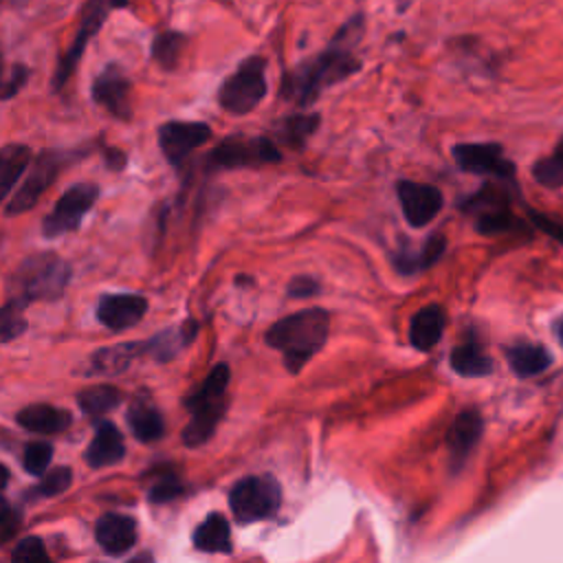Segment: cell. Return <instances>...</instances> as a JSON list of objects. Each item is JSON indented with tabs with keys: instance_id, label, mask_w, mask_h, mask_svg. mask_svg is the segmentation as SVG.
I'll return each instance as SVG.
<instances>
[{
	"instance_id": "obj_20",
	"label": "cell",
	"mask_w": 563,
	"mask_h": 563,
	"mask_svg": "<svg viewBox=\"0 0 563 563\" xmlns=\"http://www.w3.org/2000/svg\"><path fill=\"white\" fill-rule=\"evenodd\" d=\"M18 424L33 433H59L70 424V413L64 409H57L53 405H29L18 413Z\"/></svg>"
},
{
	"instance_id": "obj_4",
	"label": "cell",
	"mask_w": 563,
	"mask_h": 563,
	"mask_svg": "<svg viewBox=\"0 0 563 563\" xmlns=\"http://www.w3.org/2000/svg\"><path fill=\"white\" fill-rule=\"evenodd\" d=\"M70 268L55 253H35L26 257L11 277L13 297L22 301H53L68 284Z\"/></svg>"
},
{
	"instance_id": "obj_23",
	"label": "cell",
	"mask_w": 563,
	"mask_h": 563,
	"mask_svg": "<svg viewBox=\"0 0 563 563\" xmlns=\"http://www.w3.org/2000/svg\"><path fill=\"white\" fill-rule=\"evenodd\" d=\"M508 363L517 376L526 378L545 372L552 365V354L543 345L521 343L508 350Z\"/></svg>"
},
{
	"instance_id": "obj_46",
	"label": "cell",
	"mask_w": 563,
	"mask_h": 563,
	"mask_svg": "<svg viewBox=\"0 0 563 563\" xmlns=\"http://www.w3.org/2000/svg\"><path fill=\"white\" fill-rule=\"evenodd\" d=\"M0 81H2V57H0Z\"/></svg>"
},
{
	"instance_id": "obj_6",
	"label": "cell",
	"mask_w": 563,
	"mask_h": 563,
	"mask_svg": "<svg viewBox=\"0 0 563 563\" xmlns=\"http://www.w3.org/2000/svg\"><path fill=\"white\" fill-rule=\"evenodd\" d=\"M266 59L264 57H246L235 73H231L218 90V103L231 114H246L260 106L266 95V77H264Z\"/></svg>"
},
{
	"instance_id": "obj_7",
	"label": "cell",
	"mask_w": 563,
	"mask_h": 563,
	"mask_svg": "<svg viewBox=\"0 0 563 563\" xmlns=\"http://www.w3.org/2000/svg\"><path fill=\"white\" fill-rule=\"evenodd\" d=\"M128 4V0H86V4L81 7V18H79V29L77 35L73 40V44L68 46V51L59 57L55 77H53V88L59 90L73 75L77 62L81 59L86 44L101 31L103 22L108 20V15L117 9Z\"/></svg>"
},
{
	"instance_id": "obj_43",
	"label": "cell",
	"mask_w": 563,
	"mask_h": 563,
	"mask_svg": "<svg viewBox=\"0 0 563 563\" xmlns=\"http://www.w3.org/2000/svg\"><path fill=\"white\" fill-rule=\"evenodd\" d=\"M7 482H9V471L4 464H0V490L7 486Z\"/></svg>"
},
{
	"instance_id": "obj_1",
	"label": "cell",
	"mask_w": 563,
	"mask_h": 563,
	"mask_svg": "<svg viewBox=\"0 0 563 563\" xmlns=\"http://www.w3.org/2000/svg\"><path fill=\"white\" fill-rule=\"evenodd\" d=\"M363 35V15H352L332 37L330 46L317 57L299 64L284 75L282 97L295 101L297 106H310L323 88L343 81L361 68L358 57H354L352 46Z\"/></svg>"
},
{
	"instance_id": "obj_40",
	"label": "cell",
	"mask_w": 563,
	"mask_h": 563,
	"mask_svg": "<svg viewBox=\"0 0 563 563\" xmlns=\"http://www.w3.org/2000/svg\"><path fill=\"white\" fill-rule=\"evenodd\" d=\"M26 81V68L24 66H13V70H11V79L4 84V88L0 90V99H9V97H13L18 90H20V86Z\"/></svg>"
},
{
	"instance_id": "obj_33",
	"label": "cell",
	"mask_w": 563,
	"mask_h": 563,
	"mask_svg": "<svg viewBox=\"0 0 563 563\" xmlns=\"http://www.w3.org/2000/svg\"><path fill=\"white\" fill-rule=\"evenodd\" d=\"M499 209H508V198L504 196V191L495 189V187H484L482 191H477L475 196H471L464 202V211L468 213H488V211H499Z\"/></svg>"
},
{
	"instance_id": "obj_19",
	"label": "cell",
	"mask_w": 563,
	"mask_h": 563,
	"mask_svg": "<svg viewBox=\"0 0 563 563\" xmlns=\"http://www.w3.org/2000/svg\"><path fill=\"white\" fill-rule=\"evenodd\" d=\"M125 453V446H123V438L119 433V429L110 422H101L86 449V462L92 466V468H103V466H110L114 462H119Z\"/></svg>"
},
{
	"instance_id": "obj_36",
	"label": "cell",
	"mask_w": 563,
	"mask_h": 563,
	"mask_svg": "<svg viewBox=\"0 0 563 563\" xmlns=\"http://www.w3.org/2000/svg\"><path fill=\"white\" fill-rule=\"evenodd\" d=\"M11 559L15 563H46L48 561V554H46V548L42 543V539L37 537H26L22 539L13 552H11Z\"/></svg>"
},
{
	"instance_id": "obj_11",
	"label": "cell",
	"mask_w": 563,
	"mask_h": 563,
	"mask_svg": "<svg viewBox=\"0 0 563 563\" xmlns=\"http://www.w3.org/2000/svg\"><path fill=\"white\" fill-rule=\"evenodd\" d=\"M211 128L200 121H169L158 130V145L167 163L180 165L196 147L209 141Z\"/></svg>"
},
{
	"instance_id": "obj_3",
	"label": "cell",
	"mask_w": 563,
	"mask_h": 563,
	"mask_svg": "<svg viewBox=\"0 0 563 563\" xmlns=\"http://www.w3.org/2000/svg\"><path fill=\"white\" fill-rule=\"evenodd\" d=\"M227 385H229V367L227 363H220L209 372L205 383L185 398V407L191 416L189 424L183 431V442L187 446L205 444L216 431L224 413Z\"/></svg>"
},
{
	"instance_id": "obj_2",
	"label": "cell",
	"mask_w": 563,
	"mask_h": 563,
	"mask_svg": "<svg viewBox=\"0 0 563 563\" xmlns=\"http://www.w3.org/2000/svg\"><path fill=\"white\" fill-rule=\"evenodd\" d=\"M328 328L330 317L323 308H306L273 323L266 332V343L284 352V363L290 372H299L325 343Z\"/></svg>"
},
{
	"instance_id": "obj_15",
	"label": "cell",
	"mask_w": 563,
	"mask_h": 563,
	"mask_svg": "<svg viewBox=\"0 0 563 563\" xmlns=\"http://www.w3.org/2000/svg\"><path fill=\"white\" fill-rule=\"evenodd\" d=\"M147 310V299L132 292L103 295L97 306V319L110 330H125L141 321Z\"/></svg>"
},
{
	"instance_id": "obj_28",
	"label": "cell",
	"mask_w": 563,
	"mask_h": 563,
	"mask_svg": "<svg viewBox=\"0 0 563 563\" xmlns=\"http://www.w3.org/2000/svg\"><path fill=\"white\" fill-rule=\"evenodd\" d=\"M77 402L86 416H103L121 402V391L112 385H97V387L84 389L77 396Z\"/></svg>"
},
{
	"instance_id": "obj_16",
	"label": "cell",
	"mask_w": 563,
	"mask_h": 563,
	"mask_svg": "<svg viewBox=\"0 0 563 563\" xmlns=\"http://www.w3.org/2000/svg\"><path fill=\"white\" fill-rule=\"evenodd\" d=\"M482 427L484 424H482V416L477 409H464L453 420L449 435H446V446H449V457H451L453 471L462 468V464L468 460V455L477 446Z\"/></svg>"
},
{
	"instance_id": "obj_21",
	"label": "cell",
	"mask_w": 563,
	"mask_h": 563,
	"mask_svg": "<svg viewBox=\"0 0 563 563\" xmlns=\"http://www.w3.org/2000/svg\"><path fill=\"white\" fill-rule=\"evenodd\" d=\"M194 545L202 552H231V530L227 519L220 512H209L205 521H200L191 537Z\"/></svg>"
},
{
	"instance_id": "obj_25",
	"label": "cell",
	"mask_w": 563,
	"mask_h": 563,
	"mask_svg": "<svg viewBox=\"0 0 563 563\" xmlns=\"http://www.w3.org/2000/svg\"><path fill=\"white\" fill-rule=\"evenodd\" d=\"M128 424H130L132 433L136 435V440H141V442H154V440L163 438V433H165L163 416L150 402L132 405L128 409Z\"/></svg>"
},
{
	"instance_id": "obj_34",
	"label": "cell",
	"mask_w": 563,
	"mask_h": 563,
	"mask_svg": "<svg viewBox=\"0 0 563 563\" xmlns=\"http://www.w3.org/2000/svg\"><path fill=\"white\" fill-rule=\"evenodd\" d=\"M53 457V446L48 442H31L24 449L22 466L31 475H44Z\"/></svg>"
},
{
	"instance_id": "obj_13",
	"label": "cell",
	"mask_w": 563,
	"mask_h": 563,
	"mask_svg": "<svg viewBox=\"0 0 563 563\" xmlns=\"http://www.w3.org/2000/svg\"><path fill=\"white\" fill-rule=\"evenodd\" d=\"M396 189L402 213L411 227H427L442 209V194L433 185L400 180Z\"/></svg>"
},
{
	"instance_id": "obj_31",
	"label": "cell",
	"mask_w": 563,
	"mask_h": 563,
	"mask_svg": "<svg viewBox=\"0 0 563 563\" xmlns=\"http://www.w3.org/2000/svg\"><path fill=\"white\" fill-rule=\"evenodd\" d=\"M183 48H185V35L178 33V31H165V33L154 37V42H152V57L163 68L172 70L178 64Z\"/></svg>"
},
{
	"instance_id": "obj_9",
	"label": "cell",
	"mask_w": 563,
	"mask_h": 563,
	"mask_svg": "<svg viewBox=\"0 0 563 563\" xmlns=\"http://www.w3.org/2000/svg\"><path fill=\"white\" fill-rule=\"evenodd\" d=\"M279 158V150L266 136H229L209 154V163L216 167H251Z\"/></svg>"
},
{
	"instance_id": "obj_42",
	"label": "cell",
	"mask_w": 563,
	"mask_h": 563,
	"mask_svg": "<svg viewBox=\"0 0 563 563\" xmlns=\"http://www.w3.org/2000/svg\"><path fill=\"white\" fill-rule=\"evenodd\" d=\"M106 156H108V165L114 167V169H119V167L125 165V158H123V154H121L119 150H108Z\"/></svg>"
},
{
	"instance_id": "obj_5",
	"label": "cell",
	"mask_w": 563,
	"mask_h": 563,
	"mask_svg": "<svg viewBox=\"0 0 563 563\" xmlns=\"http://www.w3.org/2000/svg\"><path fill=\"white\" fill-rule=\"evenodd\" d=\"M282 504V488L273 475H249L229 493V506L240 523L273 517Z\"/></svg>"
},
{
	"instance_id": "obj_8",
	"label": "cell",
	"mask_w": 563,
	"mask_h": 563,
	"mask_svg": "<svg viewBox=\"0 0 563 563\" xmlns=\"http://www.w3.org/2000/svg\"><path fill=\"white\" fill-rule=\"evenodd\" d=\"M99 196V189L92 183H79L68 187L62 198L55 202L51 213L42 222L46 238H59L68 231H75L84 216L90 211Z\"/></svg>"
},
{
	"instance_id": "obj_10",
	"label": "cell",
	"mask_w": 563,
	"mask_h": 563,
	"mask_svg": "<svg viewBox=\"0 0 563 563\" xmlns=\"http://www.w3.org/2000/svg\"><path fill=\"white\" fill-rule=\"evenodd\" d=\"M62 163H64V154L62 152H42L33 161L26 180L20 185V189L9 200L7 213L9 216H18L22 211H29L40 200L44 189L55 180Z\"/></svg>"
},
{
	"instance_id": "obj_30",
	"label": "cell",
	"mask_w": 563,
	"mask_h": 563,
	"mask_svg": "<svg viewBox=\"0 0 563 563\" xmlns=\"http://www.w3.org/2000/svg\"><path fill=\"white\" fill-rule=\"evenodd\" d=\"M532 176L541 187H548V189H556L563 185V136L559 139L552 154L534 163Z\"/></svg>"
},
{
	"instance_id": "obj_37",
	"label": "cell",
	"mask_w": 563,
	"mask_h": 563,
	"mask_svg": "<svg viewBox=\"0 0 563 563\" xmlns=\"http://www.w3.org/2000/svg\"><path fill=\"white\" fill-rule=\"evenodd\" d=\"M183 493V484L178 482L176 475H163L158 477V482L150 488L147 497L150 501L154 504H165V501H172L174 497H178Z\"/></svg>"
},
{
	"instance_id": "obj_39",
	"label": "cell",
	"mask_w": 563,
	"mask_h": 563,
	"mask_svg": "<svg viewBox=\"0 0 563 563\" xmlns=\"http://www.w3.org/2000/svg\"><path fill=\"white\" fill-rule=\"evenodd\" d=\"M319 292V284L312 277H295L288 286L290 297H310Z\"/></svg>"
},
{
	"instance_id": "obj_44",
	"label": "cell",
	"mask_w": 563,
	"mask_h": 563,
	"mask_svg": "<svg viewBox=\"0 0 563 563\" xmlns=\"http://www.w3.org/2000/svg\"><path fill=\"white\" fill-rule=\"evenodd\" d=\"M411 4V0H396V7H398V11L402 13V11H407V7Z\"/></svg>"
},
{
	"instance_id": "obj_17",
	"label": "cell",
	"mask_w": 563,
	"mask_h": 563,
	"mask_svg": "<svg viewBox=\"0 0 563 563\" xmlns=\"http://www.w3.org/2000/svg\"><path fill=\"white\" fill-rule=\"evenodd\" d=\"M95 539L108 554H123L136 543V521L128 515L106 512L95 523Z\"/></svg>"
},
{
	"instance_id": "obj_12",
	"label": "cell",
	"mask_w": 563,
	"mask_h": 563,
	"mask_svg": "<svg viewBox=\"0 0 563 563\" xmlns=\"http://www.w3.org/2000/svg\"><path fill=\"white\" fill-rule=\"evenodd\" d=\"M132 84L117 64H108L92 81V99L95 103L103 106L112 117L128 121L132 117L130 103Z\"/></svg>"
},
{
	"instance_id": "obj_38",
	"label": "cell",
	"mask_w": 563,
	"mask_h": 563,
	"mask_svg": "<svg viewBox=\"0 0 563 563\" xmlns=\"http://www.w3.org/2000/svg\"><path fill=\"white\" fill-rule=\"evenodd\" d=\"M18 521H20V517L0 497V543H4L9 537H13V532L18 528Z\"/></svg>"
},
{
	"instance_id": "obj_24",
	"label": "cell",
	"mask_w": 563,
	"mask_h": 563,
	"mask_svg": "<svg viewBox=\"0 0 563 563\" xmlns=\"http://www.w3.org/2000/svg\"><path fill=\"white\" fill-rule=\"evenodd\" d=\"M451 369L466 378L486 376L493 372V358L475 341H466L451 352Z\"/></svg>"
},
{
	"instance_id": "obj_29",
	"label": "cell",
	"mask_w": 563,
	"mask_h": 563,
	"mask_svg": "<svg viewBox=\"0 0 563 563\" xmlns=\"http://www.w3.org/2000/svg\"><path fill=\"white\" fill-rule=\"evenodd\" d=\"M319 114H292L277 125V139L290 147H301L303 141L317 130Z\"/></svg>"
},
{
	"instance_id": "obj_22",
	"label": "cell",
	"mask_w": 563,
	"mask_h": 563,
	"mask_svg": "<svg viewBox=\"0 0 563 563\" xmlns=\"http://www.w3.org/2000/svg\"><path fill=\"white\" fill-rule=\"evenodd\" d=\"M31 163V150L22 143H9L0 147V202L9 196L22 172Z\"/></svg>"
},
{
	"instance_id": "obj_18",
	"label": "cell",
	"mask_w": 563,
	"mask_h": 563,
	"mask_svg": "<svg viewBox=\"0 0 563 563\" xmlns=\"http://www.w3.org/2000/svg\"><path fill=\"white\" fill-rule=\"evenodd\" d=\"M446 325V317H444V308L438 303H429L424 308H420L409 323V341L413 347L427 352L431 350L444 332Z\"/></svg>"
},
{
	"instance_id": "obj_45",
	"label": "cell",
	"mask_w": 563,
	"mask_h": 563,
	"mask_svg": "<svg viewBox=\"0 0 563 563\" xmlns=\"http://www.w3.org/2000/svg\"><path fill=\"white\" fill-rule=\"evenodd\" d=\"M559 339H561V343H563V323L559 325Z\"/></svg>"
},
{
	"instance_id": "obj_27",
	"label": "cell",
	"mask_w": 563,
	"mask_h": 563,
	"mask_svg": "<svg viewBox=\"0 0 563 563\" xmlns=\"http://www.w3.org/2000/svg\"><path fill=\"white\" fill-rule=\"evenodd\" d=\"M444 238L442 235H433L424 242V246L418 251V253H409V251H402L400 255L394 257V264L398 271L402 273H416V271H422L427 266H431L442 253H444Z\"/></svg>"
},
{
	"instance_id": "obj_14",
	"label": "cell",
	"mask_w": 563,
	"mask_h": 563,
	"mask_svg": "<svg viewBox=\"0 0 563 563\" xmlns=\"http://www.w3.org/2000/svg\"><path fill=\"white\" fill-rule=\"evenodd\" d=\"M453 156L455 163L471 174L510 176L515 172V165L504 156L497 143H460L453 147Z\"/></svg>"
},
{
	"instance_id": "obj_41",
	"label": "cell",
	"mask_w": 563,
	"mask_h": 563,
	"mask_svg": "<svg viewBox=\"0 0 563 563\" xmlns=\"http://www.w3.org/2000/svg\"><path fill=\"white\" fill-rule=\"evenodd\" d=\"M530 216H532L534 224H537L541 231H545V233H550L552 238H556L559 242H563V224L552 222L550 218H545V216H541V213H537V211H530Z\"/></svg>"
},
{
	"instance_id": "obj_35",
	"label": "cell",
	"mask_w": 563,
	"mask_h": 563,
	"mask_svg": "<svg viewBox=\"0 0 563 563\" xmlns=\"http://www.w3.org/2000/svg\"><path fill=\"white\" fill-rule=\"evenodd\" d=\"M70 482H73V471L68 466H59V468H53L51 473H46L44 479L31 493L37 497H53V495L64 493L70 486Z\"/></svg>"
},
{
	"instance_id": "obj_26",
	"label": "cell",
	"mask_w": 563,
	"mask_h": 563,
	"mask_svg": "<svg viewBox=\"0 0 563 563\" xmlns=\"http://www.w3.org/2000/svg\"><path fill=\"white\" fill-rule=\"evenodd\" d=\"M143 352H147V343H121L114 347H103L92 356V369L103 374L123 372L128 363Z\"/></svg>"
},
{
	"instance_id": "obj_32",
	"label": "cell",
	"mask_w": 563,
	"mask_h": 563,
	"mask_svg": "<svg viewBox=\"0 0 563 563\" xmlns=\"http://www.w3.org/2000/svg\"><path fill=\"white\" fill-rule=\"evenodd\" d=\"M26 301L13 297L0 308V345L18 339L26 330V319L22 314Z\"/></svg>"
}]
</instances>
